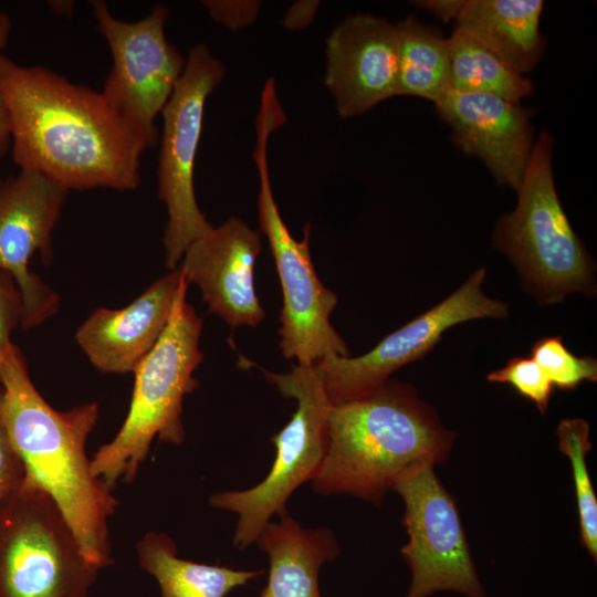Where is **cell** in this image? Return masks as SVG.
Segmentation results:
<instances>
[{
    "label": "cell",
    "instance_id": "obj_25",
    "mask_svg": "<svg viewBox=\"0 0 597 597\" xmlns=\"http://www.w3.org/2000/svg\"><path fill=\"white\" fill-rule=\"evenodd\" d=\"M486 379L511 385L521 396L532 400L543 415L555 388L531 357H512L503 367L491 371Z\"/></svg>",
    "mask_w": 597,
    "mask_h": 597
},
{
    "label": "cell",
    "instance_id": "obj_7",
    "mask_svg": "<svg viewBox=\"0 0 597 597\" xmlns=\"http://www.w3.org/2000/svg\"><path fill=\"white\" fill-rule=\"evenodd\" d=\"M259 368L284 397L295 399L297 407L291 420L271 437L275 458L268 475L250 489L209 498L211 506L238 515L233 546L240 551L256 543L274 515H285L289 498L317 473L327 448L332 406L315 365H293L283 374Z\"/></svg>",
    "mask_w": 597,
    "mask_h": 597
},
{
    "label": "cell",
    "instance_id": "obj_9",
    "mask_svg": "<svg viewBox=\"0 0 597 597\" xmlns=\"http://www.w3.org/2000/svg\"><path fill=\"white\" fill-rule=\"evenodd\" d=\"M91 7L113 61L101 93L146 150L157 143L155 119L187 61L166 38L169 9L157 3L145 18L127 22L115 18L103 0L91 1Z\"/></svg>",
    "mask_w": 597,
    "mask_h": 597
},
{
    "label": "cell",
    "instance_id": "obj_20",
    "mask_svg": "<svg viewBox=\"0 0 597 597\" xmlns=\"http://www.w3.org/2000/svg\"><path fill=\"white\" fill-rule=\"evenodd\" d=\"M136 552L139 566L158 583L160 597H227L264 573L180 558L175 542L163 532L146 533Z\"/></svg>",
    "mask_w": 597,
    "mask_h": 597
},
{
    "label": "cell",
    "instance_id": "obj_16",
    "mask_svg": "<svg viewBox=\"0 0 597 597\" xmlns=\"http://www.w3.org/2000/svg\"><path fill=\"white\" fill-rule=\"evenodd\" d=\"M434 104L455 145L478 157L498 184L517 191L534 148V109L503 97L449 90Z\"/></svg>",
    "mask_w": 597,
    "mask_h": 597
},
{
    "label": "cell",
    "instance_id": "obj_2",
    "mask_svg": "<svg viewBox=\"0 0 597 597\" xmlns=\"http://www.w3.org/2000/svg\"><path fill=\"white\" fill-rule=\"evenodd\" d=\"M1 416L25 476L54 501L84 554L100 569L112 561L108 520L117 501L92 470L87 438L98 419L88 402L54 409L35 388L22 352L0 349Z\"/></svg>",
    "mask_w": 597,
    "mask_h": 597
},
{
    "label": "cell",
    "instance_id": "obj_4",
    "mask_svg": "<svg viewBox=\"0 0 597 597\" xmlns=\"http://www.w3.org/2000/svg\"><path fill=\"white\" fill-rule=\"evenodd\" d=\"M188 285L184 277L166 328L133 370V394L122 427L91 459L93 473L111 490L119 480H135L155 437L176 446L185 441L182 402L199 385L193 373L203 359L202 318L186 300Z\"/></svg>",
    "mask_w": 597,
    "mask_h": 597
},
{
    "label": "cell",
    "instance_id": "obj_17",
    "mask_svg": "<svg viewBox=\"0 0 597 597\" xmlns=\"http://www.w3.org/2000/svg\"><path fill=\"white\" fill-rule=\"evenodd\" d=\"M182 279L177 268L125 307L95 310L75 333L91 364L102 373H133L166 328Z\"/></svg>",
    "mask_w": 597,
    "mask_h": 597
},
{
    "label": "cell",
    "instance_id": "obj_1",
    "mask_svg": "<svg viewBox=\"0 0 597 597\" xmlns=\"http://www.w3.org/2000/svg\"><path fill=\"white\" fill-rule=\"evenodd\" d=\"M0 88L20 169L38 171L69 191L138 188L145 148L101 92L3 54Z\"/></svg>",
    "mask_w": 597,
    "mask_h": 597
},
{
    "label": "cell",
    "instance_id": "obj_6",
    "mask_svg": "<svg viewBox=\"0 0 597 597\" xmlns=\"http://www.w3.org/2000/svg\"><path fill=\"white\" fill-rule=\"evenodd\" d=\"M553 138L543 130L535 140L515 209L496 223L493 243L517 268L542 304L567 294L596 292L594 266L561 205L554 184Z\"/></svg>",
    "mask_w": 597,
    "mask_h": 597
},
{
    "label": "cell",
    "instance_id": "obj_8",
    "mask_svg": "<svg viewBox=\"0 0 597 597\" xmlns=\"http://www.w3.org/2000/svg\"><path fill=\"white\" fill-rule=\"evenodd\" d=\"M100 570L54 501L24 474L0 507V597H86Z\"/></svg>",
    "mask_w": 597,
    "mask_h": 597
},
{
    "label": "cell",
    "instance_id": "obj_3",
    "mask_svg": "<svg viewBox=\"0 0 597 597\" xmlns=\"http://www.w3.org/2000/svg\"><path fill=\"white\" fill-rule=\"evenodd\" d=\"M455 438L415 387L388 379L362 398L331 406L327 448L312 489L379 506L405 472L444 462Z\"/></svg>",
    "mask_w": 597,
    "mask_h": 597
},
{
    "label": "cell",
    "instance_id": "obj_22",
    "mask_svg": "<svg viewBox=\"0 0 597 597\" xmlns=\"http://www.w3.org/2000/svg\"><path fill=\"white\" fill-rule=\"evenodd\" d=\"M449 40L450 90L488 93L512 102L533 94V83L465 32L454 28Z\"/></svg>",
    "mask_w": 597,
    "mask_h": 597
},
{
    "label": "cell",
    "instance_id": "obj_28",
    "mask_svg": "<svg viewBox=\"0 0 597 597\" xmlns=\"http://www.w3.org/2000/svg\"><path fill=\"white\" fill-rule=\"evenodd\" d=\"M202 6L216 21L231 29L251 23L260 7L252 1H202Z\"/></svg>",
    "mask_w": 597,
    "mask_h": 597
},
{
    "label": "cell",
    "instance_id": "obj_5",
    "mask_svg": "<svg viewBox=\"0 0 597 597\" xmlns=\"http://www.w3.org/2000/svg\"><path fill=\"white\" fill-rule=\"evenodd\" d=\"M286 122L280 101L263 95L255 117L253 160L259 175L258 216L273 255L282 289L280 348L286 359L310 366L329 355L348 357L344 339L329 322L337 295L318 279L310 253L311 226L296 240L284 223L272 191L268 145L271 134Z\"/></svg>",
    "mask_w": 597,
    "mask_h": 597
},
{
    "label": "cell",
    "instance_id": "obj_12",
    "mask_svg": "<svg viewBox=\"0 0 597 597\" xmlns=\"http://www.w3.org/2000/svg\"><path fill=\"white\" fill-rule=\"evenodd\" d=\"M485 276L483 268L475 270L451 295L388 334L366 354L329 355L315 363L332 405L373 392L394 371L427 354L448 328L471 320L505 317L507 304L482 291Z\"/></svg>",
    "mask_w": 597,
    "mask_h": 597
},
{
    "label": "cell",
    "instance_id": "obj_30",
    "mask_svg": "<svg viewBox=\"0 0 597 597\" xmlns=\"http://www.w3.org/2000/svg\"><path fill=\"white\" fill-rule=\"evenodd\" d=\"M317 6L318 2L315 1L296 2L286 12L283 23L292 30L307 27L313 20Z\"/></svg>",
    "mask_w": 597,
    "mask_h": 597
},
{
    "label": "cell",
    "instance_id": "obj_23",
    "mask_svg": "<svg viewBox=\"0 0 597 597\" xmlns=\"http://www.w3.org/2000/svg\"><path fill=\"white\" fill-rule=\"evenodd\" d=\"M589 425L580 418L564 419L556 429L558 449L570 462L582 545L597 559V498L587 467L591 450Z\"/></svg>",
    "mask_w": 597,
    "mask_h": 597
},
{
    "label": "cell",
    "instance_id": "obj_19",
    "mask_svg": "<svg viewBox=\"0 0 597 597\" xmlns=\"http://www.w3.org/2000/svg\"><path fill=\"white\" fill-rule=\"evenodd\" d=\"M541 0H460L454 28L465 32L521 74L545 51Z\"/></svg>",
    "mask_w": 597,
    "mask_h": 597
},
{
    "label": "cell",
    "instance_id": "obj_26",
    "mask_svg": "<svg viewBox=\"0 0 597 597\" xmlns=\"http://www.w3.org/2000/svg\"><path fill=\"white\" fill-rule=\"evenodd\" d=\"M22 298L13 277L0 271V349L11 343V333L21 326Z\"/></svg>",
    "mask_w": 597,
    "mask_h": 597
},
{
    "label": "cell",
    "instance_id": "obj_31",
    "mask_svg": "<svg viewBox=\"0 0 597 597\" xmlns=\"http://www.w3.org/2000/svg\"><path fill=\"white\" fill-rule=\"evenodd\" d=\"M460 0H425V1H415V4L428 10L434 17L449 22L451 19L454 20L455 13L459 8Z\"/></svg>",
    "mask_w": 597,
    "mask_h": 597
},
{
    "label": "cell",
    "instance_id": "obj_27",
    "mask_svg": "<svg viewBox=\"0 0 597 597\" xmlns=\"http://www.w3.org/2000/svg\"><path fill=\"white\" fill-rule=\"evenodd\" d=\"M2 386L0 383V507L24 478L23 463L14 450L1 416Z\"/></svg>",
    "mask_w": 597,
    "mask_h": 597
},
{
    "label": "cell",
    "instance_id": "obj_10",
    "mask_svg": "<svg viewBox=\"0 0 597 597\" xmlns=\"http://www.w3.org/2000/svg\"><path fill=\"white\" fill-rule=\"evenodd\" d=\"M224 72L205 44L190 48L181 77L161 111L157 179L168 214L163 243L169 271L178 268L188 245L212 227L197 203L193 172L206 101Z\"/></svg>",
    "mask_w": 597,
    "mask_h": 597
},
{
    "label": "cell",
    "instance_id": "obj_29",
    "mask_svg": "<svg viewBox=\"0 0 597 597\" xmlns=\"http://www.w3.org/2000/svg\"><path fill=\"white\" fill-rule=\"evenodd\" d=\"M12 29L9 15L0 10V56L6 48ZM12 134L8 104L0 88V159L11 149Z\"/></svg>",
    "mask_w": 597,
    "mask_h": 597
},
{
    "label": "cell",
    "instance_id": "obj_11",
    "mask_svg": "<svg viewBox=\"0 0 597 597\" xmlns=\"http://www.w3.org/2000/svg\"><path fill=\"white\" fill-rule=\"evenodd\" d=\"M391 490L405 506L402 524L408 542L401 554L411 570L406 597H429L442 590L485 597L457 502L440 482L434 465L408 470Z\"/></svg>",
    "mask_w": 597,
    "mask_h": 597
},
{
    "label": "cell",
    "instance_id": "obj_21",
    "mask_svg": "<svg viewBox=\"0 0 597 597\" xmlns=\"http://www.w3.org/2000/svg\"><path fill=\"white\" fill-rule=\"evenodd\" d=\"M398 32V95L436 103L450 90L449 40L415 15L396 23Z\"/></svg>",
    "mask_w": 597,
    "mask_h": 597
},
{
    "label": "cell",
    "instance_id": "obj_18",
    "mask_svg": "<svg viewBox=\"0 0 597 597\" xmlns=\"http://www.w3.org/2000/svg\"><path fill=\"white\" fill-rule=\"evenodd\" d=\"M280 519L271 521L256 541L270 562L260 597H322L320 569L339 553L333 531L304 528L289 513Z\"/></svg>",
    "mask_w": 597,
    "mask_h": 597
},
{
    "label": "cell",
    "instance_id": "obj_13",
    "mask_svg": "<svg viewBox=\"0 0 597 597\" xmlns=\"http://www.w3.org/2000/svg\"><path fill=\"white\" fill-rule=\"evenodd\" d=\"M69 190L46 176L20 169L15 176L0 177V271L15 281L22 298L21 327L30 329L53 316L60 297L30 270L40 253L52 261V232Z\"/></svg>",
    "mask_w": 597,
    "mask_h": 597
},
{
    "label": "cell",
    "instance_id": "obj_15",
    "mask_svg": "<svg viewBox=\"0 0 597 597\" xmlns=\"http://www.w3.org/2000/svg\"><path fill=\"white\" fill-rule=\"evenodd\" d=\"M261 248L260 233L231 217L192 241L178 269L198 286L211 313L231 327H254L265 317L254 284Z\"/></svg>",
    "mask_w": 597,
    "mask_h": 597
},
{
    "label": "cell",
    "instance_id": "obj_24",
    "mask_svg": "<svg viewBox=\"0 0 597 597\" xmlns=\"http://www.w3.org/2000/svg\"><path fill=\"white\" fill-rule=\"evenodd\" d=\"M530 357L553 386L562 390H574L583 381L597 380V360L590 356L574 355L559 336L538 339L532 346Z\"/></svg>",
    "mask_w": 597,
    "mask_h": 597
},
{
    "label": "cell",
    "instance_id": "obj_14",
    "mask_svg": "<svg viewBox=\"0 0 597 597\" xmlns=\"http://www.w3.org/2000/svg\"><path fill=\"white\" fill-rule=\"evenodd\" d=\"M324 84L341 118L398 95L396 24L367 13L346 18L326 39Z\"/></svg>",
    "mask_w": 597,
    "mask_h": 597
}]
</instances>
